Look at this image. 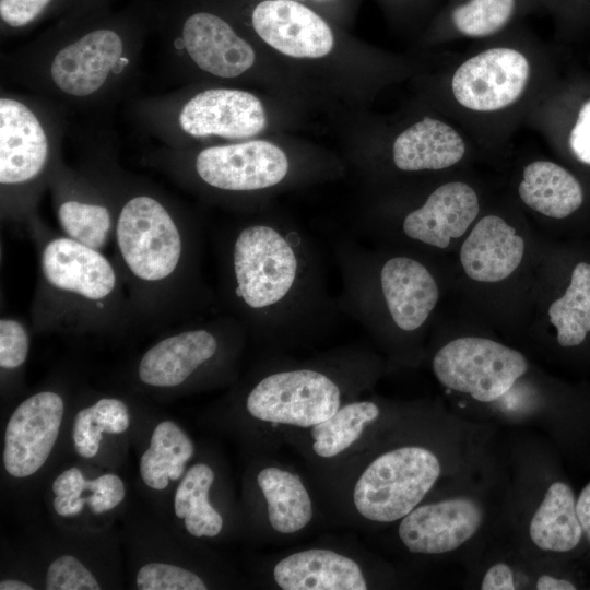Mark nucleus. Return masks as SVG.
<instances>
[{"label": "nucleus", "instance_id": "nucleus-12", "mask_svg": "<svg viewBox=\"0 0 590 590\" xmlns=\"http://www.w3.org/2000/svg\"><path fill=\"white\" fill-rule=\"evenodd\" d=\"M440 473L437 457L426 448L405 446L377 457L353 489L357 512L370 521L392 522L410 514Z\"/></svg>", "mask_w": 590, "mask_h": 590}, {"label": "nucleus", "instance_id": "nucleus-5", "mask_svg": "<svg viewBox=\"0 0 590 590\" xmlns=\"http://www.w3.org/2000/svg\"><path fill=\"white\" fill-rule=\"evenodd\" d=\"M333 257L341 278L335 296L341 314L373 331L388 326L410 334L427 322L439 290L422 261L408 255L378 257L352 236L335 243Z\"/></svg>", "mask_w": 590, "mask_h": 590}, {"label": "nucleus", "instance_id": "nucleus-13", "mask_svg": "<svg viewBox=\"0 0 590 590\" xmlns=\"http://www.w3.org/2000/svg\"><path fill=\"white\" fill-rule=\"evenodd\" d=\"M432 366L442 386L481 402H492L504 396L528 369L527 359L520 352L475 337L459 338L445 344L435 354Z\"/></svg>", "mask_w": 590, "mask_h": 590}, {"label": "nucleus", "instance_id": "nucleus-38", "mask_svg": "<svg viewBox=\"0 0 590 590\" xmlns=\"http://www.w3.org/2000/svg\"><path fill=\"white\" fill-rule=\"evenodd\" d=\"M482 590H514V575L511 569L506 564H496L492 566L485 574L482 585Z\"/></svg>", "mask_w": 590, "mask_h": 590}, {"label": "nucleus", "instance_id": "nucleus-15", "mask_svg": "<svg viewBox=\"0 0 590 590\" xmlns=\"http://www.w3.org/2000/svg\"><path fill=\"white\" fill-rule=\"evenodd\" d=\"M64 399L54 389L37 391L11 413L4 430L2 463L14 479L37 473L58 439L64 415Z\"/></svg>", "mask_w": 590, "mask_h": 590}, {"label": "nucleus", "instance_id": "nucleus-35", "mask_svg": "<svg viewBox=\"0 0 590 590\" xmlns=\"http://www.w3.org/2000/svg\"><path fill=\"white\" fill-rule=\"evenodd\" d=\"M31 331L23 320L13 316L0 319V368L13 373L26 362L31 350Z\"/></svg>", "mask_w": 590, "mask_h": 590}, {"label": "nucleus", "instance_id": "nucleus-20", "mask_svg": "<svg viewBox=\"0 0 590 590\" xmlns=\"http://www.w3.org/2000/svg\"><path fill=\"white\" fill-rule=\"evenodd\" d=\"M524 240L497 215L482 217L460 250L465 274L473 281L495 283L508 278L521 263Z\"/></svg>", "mask_w": 590, "mask_h": 590}, {"label": "nucleus", "instance_id": "nucleus-24", "mask_svg": "<svg viewBox=\"0 0 590 590\" xmlns=\"http://www.w3.org/2000/svg\"><path fill=\"white\" fill-rule=\"evenodd\" d=\"M519 196L529 208L553 219L570 215L583 200L578 180L567 169L548 161L526 166Z\"/></svg>", "mask_w": 590, "mask_h": 590}, {"label": "nucleus", "instance_id": "nucleus-28", "mask_svg": "<svg viewBox=\"0 0 590 590\" xmlns=\"http://www.w3.org/2000/svg\"><path fill=\"white\" fill-rule=\"evenodd\" d=\"M215 475L203 462L191 465L180 479L174 495L175 516L196 538H213L223 529L221 514L211 505L209 493Z\"/></svg>", "mask_w": 590, "mask_h": 590}, {"label": "nucleus", "instance_id": "nucleus-31", "mask_svg": "<svg viewBox=\"0 0 590 590\" xmlns=\"http://www.w3.org/2000/svg\"><path fill=\"white\" fill-rule=\"evenodd\" d=\"M380 414L373 401L346 403L329 418L311 427L312 450L322 458L340 455L363 434L365 426Z\"/></svg>", "mask_w": 590, "mask_h": 590}, {"label": "nucleus", "instance_id": "nucleus-32", "mask_svg": "<svg viewBox=\"0 0 590 590\" xmlns=\"http://www.w3.org/2000/svg\"><path fill=\"white\" fill-rule=\"evenodd\" d=\"M515 9V0H470L452 12L456 28L472 37L488 36L509 21Z\"/></svg>", "mask_w": 590, "mask_h": 590}, {"label": "nucleus", "instance_id": "nucleus-6", "mask_svg": "<svg viewBox=\"0 0 590 590\" xmlns=\"http://www.w3.org/2000/svg\"><path fill=\"white\" fill-rule=\"evenodd\" d=\"M66 111L27 92L1 90L0 216L27 229L40 217L39 201L64 163Z\"/></svg>", "mask_w": 590, "mask_h": 590}, {"label": "nucleus", "instance_id": "nucleus-11", "mask_svg": "<svg viewBox=\"0 0 590 590\" xmlns=\"http://www.w3.org/2000/svg\"><path fill=\"white\" fill-rule=\"evenodd\" d=\"M81 162H66L54 175L48 191L61 234L105 251L114 240L116 200L91 143Z\"/></svg>", "mask_w": 590, "mask_h": 590}, {"label": "nucleus", "instance_id": "nucleus-8", "mask_svg": "<svg viewBox=\"0 0 590 590\" xmlns=\"http://www.w3.org/2000/svg\"><path fill=\"white\" fill-rule=\"evenodd\" d=\"M132 117L162 146L181 150L190 140H249L267 126L261 101L238 88L209 87L133 98Z\"/></svg>", "mask_w": 590, "mask_h": 590}, {"label": "nucleus", "instance_id": "nucleus-7", "mask_svg": "<svg viewBox=\"0 0 590 590\" xmlns=\"http://www.w3.org/2000/svg\"><path fill=\"white\" fill-rule=\"evenodd\" d=\"M143 164L184 188L232 204L279 187L291 173L280 146L250 139L197 150L160 146L145 153Z\"/></svg>", "mask_w": 590, "mask_h": 590}, {"label": "nucleus", "instance_id": "nucleus-17", "mask_svg": "<svg viewBox=\"0 0 590 590\" xmlns=\"http://www.w3.org/2000/svg\"><path fill=\"white\" fill-rule=\"evenodd\" d=\"M251 23L263 42L290 57L321 58L334 44L326 21L296 1H262L253 9Z\"/></svg>", "mask_w": 590, "mask_h": 590}, {"label": "nucleus", "instance_id": "nucleus-34", "mask_svg": "<svg viewBox=\"0 0 590 590\" xmlns=\"http://www.w3.org/2000/svg\"><path fill=\"white\" fill-rule=\"evenodd\" d=\"M45 588L48 590H98L102 586L82 560L72 555H62L48 565Z\"/></svg>", "mask_w": 590, "mask_h": 590}, {"label": "nucleus", "instance_id": "nucleus-2", "mask_svg": "<svg viewBox=\"0 0 590 590\" xmlns=\"http://www.w3.org/2000/svg\"><path fill=\"white\" fill-rule=\"evenodd\" d=\"M215 305L247 334L270 342L312 339L338 323L323 252L293 222L255 217L213 233Z\"/></svg>", "mask_w": 590, "mask_h": 590}, {"label": "nucleus", "instance_id": "nucleus-27", "mask_svg": "<svg viewBox=\"0 0 590 590\" xmlns=\"http://www.w3.org/2000/svg\"><path fill=\"white\" fill-rule=\"evenodd\" d=\"M581 534L570 487L562 482L553 483L532 517V542L544 551L567 552L577 546Z\"/></svg>", "mask_w": 590, "mask_h": 590}, {"label": "nucleus", "instance_id": "nucleus-26", "mask_svg": "<svg viewBox=\"0 0 590 590\" xmlns=\"http://www.w3.org/2000/svg\"><path fill=\"white\" fill-rule=\"evenodd\" d=\"M257 483L267 502L268 519L280 533H295L312 518L310 496L300 477L276 467L262 469Z\"/></svg>", "mask_w": 590, "mask_h": 590}, {"label": "nucleus", "instance_id": "nucleus-18", "mask_svg": "<svg viewBox=\"0 0 590 590\" xmlns=\"http://www.w3.org/2000/svg\"><path fill=\"white\" fill-rule=\"evenodd\" d=\"M480 211L475 191L461 181L436 188L418 208L401 220L400 234L410 241L445 249L462 236Z\"/></svg>", "mask_w": 590, "mask_h": 590}, {"label": "nucleus", "instance_id": "nucleus-37", "mask_svg": "<svg viewBox=\"0 0 590 590\" xmlns=\"http://www.w3.org/2000/svg\"><path fill=\"white\" fill-rule=\"evenodd\" d=\"M569 146L580 162L590 165V101L578 113L569 134Z\"/></svg>", "mask_w": 590, "mask_h": 590}, {"label": "nucleus", "instance_id": "nucleus-33", "mask_svg": "<svg viewBox=\"0 0 590 590\" xmlns=\"http://www.w3.org/2000/svg\"><path fill=\"white\" fill-rule=\"evenodd\" d=\"M135 588L139 590H204L203 579L196 573L163 562L148 563L135 574Z\"/></svg>", "mask_w": 590, "mask_h": 590}, {"label": "nucleus", "instance_id": "nucleus-19", "mask_svg": "<svg viewBox=\"0 0 590 590\" xmlns=\"http://www.w3.org/2000/svg\"><path fill=\"white\" fill-rule=\"evenodd\" d=\"M480 507L472 500L456 498L415 507L402 518L399 536L417 554H441L456 550L479 529Z\"/></svg>", "mask_w": 590, "mask_h": 590}, {"label": "nucleus", "instance_id": "nucleus-41", "mask_svg": "<svg viewBox=\"0 0 590 590\" xmlns=\"http://www.w3.org/2000/svg\"><path fill=\"white\" fill-rule=\"evenodd\" d=\"M34 587L19 579L5 578L0 581V590H32Z\"/></svg>", "mask_w": 590, "mask_h": 590}, {"label": "nucleus", "instance_id": "nucleus-3", "mask_svg": "<svg viewBox=\"0 0 590 590\" xmlns=\"http://www.w3.org/2000/svg\"><path fill=\"white\" fill-rule=\"evenodd\" d=\"M143 38L109 25L40 38L1 58V78L66 113L102 118L133 93Z\"/></svg>", "mask_w": 590, "mask_h": 590}, {"label": "nucleus", "instance_id": "nucleus-22", "mask_svg": "<svg viewBox=\"0 0 590 590\" xmlns=\"http://www.w3.org/2000/svg\"><path fill=\"white\" fill-rule=\"evenodd\" d=\"M464 151V142L452 127L425 117L396 138L392 161L403 172L438 170L458 163Z\"/></svg>", "mask_w": 590, "mask_h": 590}, {"label": "nucleus", "instance_id": "nucleus-1", "mask_svg": "<svg viewBox=\"0 0 590 590\" xmlns=\"http://www.w3.org/2000/svg\"><path fill=\"white\" fill-rule=\"evenodd\" d=\"M107 134L92 141L116 200L111 260L139 330H167L204 317L215 293L203 274L204 232L166 190L118 163Z\"/></svg>", "mask_w": 590, "mask_h": 590}, {"label": "nucleus", "instance_id": "nucleus-9", "mask_svg": "<svg viewBox=\"0 0 590 590\" xmlns=\"http://www.w3.org/2000/svg\"><path fill=\"white\" fill-rule=\"evenodd\" d=\"M247 332L235 318L221 314L168 328L139 357L134 378L153 390H176L225 368L241 347Z\"/></svg>", "mask_w": 590, "mask_h": 590}, {"label": "nucleus", "instance_id": "nucleus-36", "mask_svg": "<svg viewBox=\"0 0 590 590\" xmlns=\"http://www.w3.org/2000/svg\"><path fill=\"white\" fill-rule=\"evenodd\" d=\"M54 0H0L2 24L22 30L35 22Z\"/></svg>", "mask_w": 590, "mask_h": 590}, {"label": "nucleus", "instance_id": "nucleus-39", "mask_svg": "<svg viewBox=\"0 0 590 590\" xmlns=\"http://www.w3.org/2000/svg\"><path fill=\"white\" fill-rule=\"evenodd\" d=\"M576 512L582 532L590 540V483L582 489L576 503Z\"/></svg>", "mask_w": 590, "mask_h": 590}, {"label": "nucleus", "instance_id": "nucleus-10", "mask_svg": "<svg viewBox=\"0 0 590 590\" xmlns=\"http://www.w3.org/2000/svg\"><path fill=\"white\" fill-rule=\"evenodd\" d=\"M341 376L322 365L276 368L248 388L245 408L262 422L312 427L340 409L344 389Z\"/></svg>", "mask_w": 590, "mask_h": 590}, {"label": "nucleus", "instance_id": "nucleus-30", "mask_svg": "<svg viewBox=\"0 0 590 590\" xmlns=\"http://www.w3.org/2000/svg\"><path fill=\"white\" fill-rule=\"evenodd\" d=\"M557 341L564 347L579 345L590 331V264L578 263L562 297L548 308Z\"/></svg>", "mask_w": 590, "mask_h": 590}, {"label": "nucleus", "instance_id": "nucleus-25", "mask_svg": "<svg viewBox=\"0 0 590 590\" xmlns=\"http://www.w3.org/2000/svg\"><path fill=\"white\" fill-rule=\"evenodd\" d=\"M194 453V445L175 422L165 420L153 429L150 444L141 455L139 471L143 483L164 491L172 481L180 480Z\"/></svg>", "mask_w": 590, "mask_h": 590}, {"label": "nucleus", "instance_id": "nucleus-29", "mask_svg": "<svg viewBox=\"0 0 590 590\" xmlns=\"http://www.w3.org/2000/svg\"><path fill=\"white\" fill-rule=\"evenodd\" d=\"M130 425L129 406L117 397H102L80 409L72 424V441L76 453L84 458L95 457L103 434L120 435Z\"/></svg>", "mask_w": 590, "mask_h": 590}, {"label": "nucleus", "instance_id": "nucleus-23", "mask_svg": "<svg viewBox=\"0 0 590 590\" xmlns=\"http://www.w3.org/2000/svg\"><path fill=\"white\" fill-rule=\"evenodd\" d=\"M51 492L54 511L62 518L76 517L86 510L103 515L118 507L126 497L125 483L117 474L86 479L75 467L57 475Z\"/></svg>", "mask_w": 590, "mask_h": 590}, {"label": "nucleus", "instance_id": "nucleus-14", "mask_svg": "<svg viewBox=\"0 0 590 590\" xmlns=\"http://www.w3.org/2000/svg\"><path fill=\"white\" fill-rule=\"evenodd\" d=\"M167 72L182 62L224 80L235 79L256 61L252 46L221 16L205 11L189 14L160 47Z\"/></svg>", "mask_w": 590, "mask_h": 590}, {"label": "nucleus", "instance_id": "nucleus-16", "mask_svg": "<svg viewBox=\"0 0 590 590\" xmlns=\"http://www.w3.org/2000/svg\"><path fill=\"white\" fill-rule=\"evenodd\" d=\"M527 58L511 48H492L464 61L455 72L451 87L462 106L494 111L515 103L529 79Z\"/></svg>", "mask_w": 590, "mask_h": 590}, {"label": "nucleus", "instance_id": "nucleus-4", "mask_svg": "<svg viewBox=\"0 0 590 590\" xmlns=\"http://www.w3.org/2000/svg\"><path fill=\"white\" fill-rule=\"evenodd\" d=\"M26 232L38 256L30 308L34 333L120 335L137 329L111 258L55 233L40 217Z\"/></svg>", "mask_w": 590, "mask_h": 590}, {"label": "nucleus", "instance_id": "nucleus-40", "mask_svg": "<svg viewBox=\"0 0 590 590\" xmlns=\"http://www.w3.org/2000/svg\"><path fill=\"white\" fill-rule=\"evenodd\" d=\"M575 588L571 582L552 576H541L536 581L539 590H574Z\"/></svg>", "mask_w": 590, "mask_h": 590}, {"label": "nucleus", "instance_id": "nucleus-21", "mask_svg": "<svg viewBox=\"0 0 590 590\" xmlns=\"http://www.w3.org/2000/svg\"><path fill=\"white\" fill-rule=\"evenodd\" d=\"M276 585L284 590H365L367 582L358 564L331 550L311 548L293 553L273 568Z\"/></svg>", "mask_w": 590, "mask_h": 590}]
</instances>
